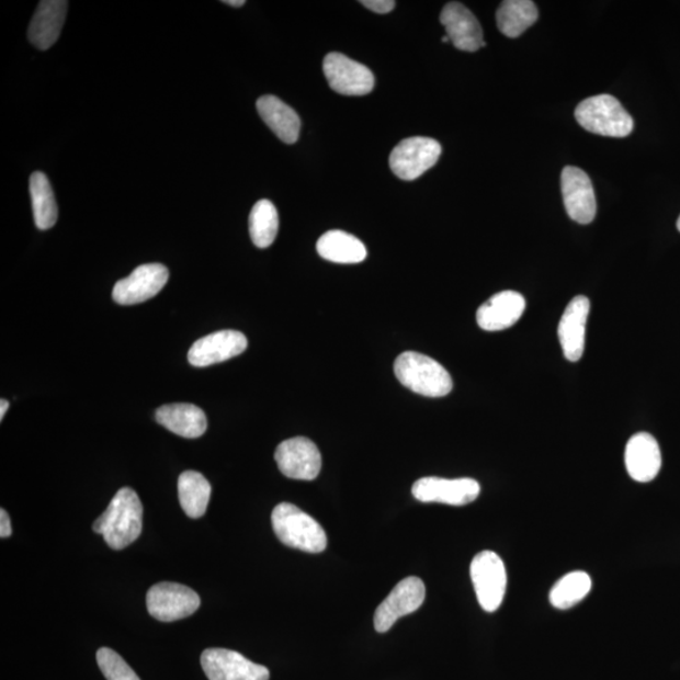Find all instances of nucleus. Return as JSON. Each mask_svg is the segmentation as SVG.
<instances>
[{
	"label": "nucleus",
	"instance_id": "nucleus-1",
	"mask_svg": "<svg viewBox=\"0 0 680 680\" xmlns=\"http://www.w3.org/2000/svg\"><path fill=\"white\" fill-rule=\"evenodd\" d=\"M92 529L113 549L121 551L131 546L139 539L143 530V506L138 495L131 488L118 490Z\"/></svg>",
	"mask_w": 680,
	"mask_h": 680
},
{
	"label": "nucleus",
	"instance_id": "nucleus-2",
	"mask_svg": "<svg viewBox=\"0 0 680 680\" xmlns=\"http://www.w3.org/2000/svg\"><path fill=\"white\" fill-rule=\"evenodd\" d=\"M272 529L285 546L309 554H320L327 548L328 539L322 526L313 517L291 503L272 510Z\"/></svg>",
	"mask_w": 680,
	"mask_h": 680
},
{
	"label": "nucleus",
	"instance_id": "nucleus-3",
	"mask_svg": "<svg viewBox=\"0 0 680 680\" xmlns=\"http://www.w3.org/2000/svg\"><path fill=\"white\" fill-rule=\"evenodd\" d=\"M395 374L401 384L412 393L424 397H445L453 390V378L431 356L405 352L397 356Z\"/></svg>",
	"mask_w": 680,
	"mask_h": 680
},
{
	"label": "nucleus",
	"instance_id": "nucleus-4",
	"mask_svg": "<svg viewBox=\"0 0 680 680\" xmlns=\"http://www.w3.org/2000/svg\"><path fill=\"white\" fill-rule=\"evenodd\" d=\"M575 116L585 131L610 138H625L634 129L631 114L617 99L607 93L580 102Z\"/></svg>",
	"mask_w": 680,
	"mask_h": 680
},
{
	"label": "nucleus",
	"instance_id": "nucleus-5",
	"mask_svg": "<svg viewBox=\"0 0 680 680\" xmlns=\"http://www.w3.org/2000/svg\"><path fill=\"white\" fill-rule=\"evenodd\" d=\"M471 576L476 598L483 610L497 611L503 602L507 590V569L496 552L483 551L471 565Z\"/></svg>",
	"mask_w": 680,
	"mask_h": 680
},
{
	"label": "nucleus",
	"instance_id": "nucleus-6",
	"mask_svg": "<svg viewBox=\"0 0 680 680\" xmlns=\"http://www.w3.org/2000/svg\"><path fill=\"white\" fill-rule=\"evenodd\" d=\"M441 151L435 139L413 136L399 143L390 152L389 167L399 180L415 181L438 163Z\"/></svg>",
	"mask_w": 680,
	"mask_h": 680
},
{
	"label": "nucleus",
	"instance_id": "nucleus-7",
	"mask_svg": "<svg viewBox=\"0 0 680 680\" xmlns=\"http://www.w3.org/2000/svg\"><path fill=\"white\" fill-rule=\"evenodd\" d=\"M149 614L163 623L177 622L194 614L201 607L199 593L186 586L160 582L148 591Z\"/></svg>",
	"mask_w": 680,
	"mask_h": 680
},
{
	"label": "nucleus",
	"instance_id": "nucleus-8",
	"mask_svg": "<svg viewBox=\"0 0 680 680\" xmlns=\"http://www.w3.org/2000/svg\"><path fill=\"white\" fill-rule=\"evenodd\" d=\"M427 597V589L419 577H407L396 585L387 599L381 603L374 614V628L384 634L395 625L398 619L419 610Z\"/></svg>",
	"mask_w": 680,
	"mask_h": 680
},
{
	"label": "nucleus",
	"instance_id": "nucleus-9",
	"mask_svg": "<svg viewBox=\"0 0 680 680\" xmlns=\"http://www.w3.org/2000/svg\"><path fill=\"white\" fill-rule=\"evenodd\" d=\"M329 87L345 97L367 95L374 87V76L369 67L342 54H329L322 63Z\"/></svg>",
	"mask_w": 680,
	"mask_h": 680
},
{
	"label": "nucleus",
	"instance_id": "nucleus-10",
	"mask_svg": "<svg viewBox=\"0 0 680 680\" xmlns=\"http://www.w3.org/2000/svg\"><path fill=\"white\" fill-rule=\"evenodd\" d=\"M479 495L480 484L471 478L444 479L429 476L419 479L412 487V496L422 503L462 507L473 503Z\"/></svg>",
	"mask_w": 680,
	"mask_h": 680
},
{
	"label": "nucleus",
	"instance_id": "nucleus-11",
	"mask_svg": "<svg viewBox=\"0 0 680 680\" xmlns=\"http://www.w3.org/2000/svg\"><path fill=\"white\" fill-rule=\"evenodd\" d=\"M201 665L209 680H269L268 668L252 662L240 653L228 649H207Z\"/></svg>",
	"mask_w": 680,
	"mask_h": 680
},
{
	"label": "nucleus",
	"instance_id": "nucleus-12",
	"mask_svg": "<svg viewBox=\"0 0 680 680\" xmlns=\"http://www.w3.org/2000/svg\"><path fill=\"white\" fill-rule=\"evenodd\" d=\"M275 461L280 472L295 480H314L321 469L319 449L306 438L283 441L276 449Z\"/></svg>",
	"mask_w": 680,
	"mask_h": 680
},
{
	"label": "nucleus",
	"instance_id": "nucleus-13",
	"mask_svg": "<svg viewBox=\"0 0 680 680\" xmlns=\"http://www.w3.org/2000/svg\"><path fill=\"white\" fill-rule=\"evenodd\" d=\"M565 207L569 218L589 225L597 216V197L590 177L577 167H566L560 175Z\"/></svg>",
	"mask_w": 680,
	"mask_h": 680
},
{
	"label": "nucleus",
	"instance_id": "nucleus-14",
	"mask_svg": "<svg viewBox=\"0 0 680 680\" xmlns=\"http://www.w3.org/2000/svg\"><path fill=\"white\" fill-rule=\"evenodd\" d=\"M169 279V271L161 263H147L136 268L132 274L117 282L113 299L121 305L140 304L161 292Z\"/></svg>",
	"mask_w": 680,
	"mask_h": 680
},
{
	"label": "nucleus",
	"instance_id": "nucleus-15",
	"mask_svg": "<svg viewBox=\"0 0 680 680\" xmlns=\"http://www.w3.org/2000/svg\"><path fill=\"white\" fill-rule=\"evenodd\" d=\"M248 338L237 330H220L203 337L190 350L189 361L193 367H208L240 355L248 348Z\"/></svg>",
	"mask_w": 680,
	"mask_h": 680
},
{
	"label": "nucleus",
	"instance_id": "nucleus-16",
	"mask_svg": "<svg viewBox=\"0 0 680 680\" xmlns=\"http://www.w3.org/2000/svg\"><path fill=\"white\" fill-rule=\"evenodd\" d=\"M440 22L446 30V36L457 49L475 53L486 46L479 21L462 3H447L441 12Z\"/></svg>",
	"mask_w": 680,
	"mask_h": 680
},
{
	"label": "nucleus",
	"instance_id": "nucleus-17",
	"mask_svg": "<svg viewBox=\"0 0 680 680\" xmlns=\"http://www.w3.org/2000/svg\"><path fill=\"white\" fill-rule=\"evenodd\" d=\"M590 314V301L586 296H576L560 318L558 339L564 354L569 362L581 360L585 352L586 322Z\"/></svg>",
	"mask_w": 680,
	"mask_h": 680
},
{
	"label": "nucleus",
	"instance_id": "nucleus-18",
	"mask_svg": "<svg viewBox=\"0 0 680 680\" xmlns=\"http://www.w3.org/2000/svg\"><path fill=\"white\" fill-rule=\"evenodd\" d=\"M625 465L635 481L649 483L657 478L661 467V453L658 441L650 433H636L627 441Z\"/></svg>",
	"mask_w": 680,
	"mask_h": 680
},
{
	"label": "nucleus",
	"instance_id": "nucleus-19",
	"mask_svg": "<svg viewBox=\"0 0 680 680\" xmlns=\"http://www.w3.org/2000/svg\"><path fill=\"white\" fill-rule=\"evenodd\" d=\"M525 310L522 294L507 291L491 296L476 313V321L483 330L499 331L513 327Z\"/></svg>",
	"mask_w": 680,
	"mask_h": 680
},
{
	"label": "nucleus",
	"instance_id": "nucleus-20",
	"mask_svg": "<svg viewBox=\"0 0 680 680\" xmlns=\"http://www.w3.org/2000/svg\"><path fill=\"white\" fill-rule=\"evenodd\" d=\"M68 2L44 0L41 2L29 29V39L34 47L45 50L53 47L61 34Z\"/></svg>",
	"mask_w": 680,
	"mask_h": 680
},
{
	"label": "nucleus",
	"instance_id": "nucleus-21",
	"mask_svg": "<svg viewBox=\"0 0 680 680\" xmlns=\"http://www.w3.org/2000/svg\"><path fill=\"white\" fill-rule=\"evenodd\" d=\"M156 419L167 430L185 439H197L206 432L208 422L200 407L173 404L158 408Z\"/></svg>",
	"mask_w": 680,
	"mask_h": 680
},
{
	"label": "nucleus",
	"instance_id": "nucleus-22",
	"mask_svg": "<svg viewBox=\"0 0 680 680\" xmlns=\"http://www.w3.org/2000/svg\"><path fill=\"white\" fill-rule=\"evenodd\" d=\"M257 107L262 121L275 133L280 140L294 144L299 139L301 117L295 110L276 97H261Z\"/></svg>",
	"mask_w": 680,
	"mask_h": 680
},
{
	"label": "nucleus",
	"instance_id": "nucleus-23",
	"mask_svg": "<svg viewBox=\"0 0 680 680\" xmlns=\"http://www.w3.org/2000/svg\"><path fill=\"white\" fill-rule=\"evenodd\" d=\"M322 259L336 263H360L367 258V249L359 238L344 231H329L317 243Z\"/></svg>",
	"mask_w": 680,
	"mask_h": 680
},
{
	"label": "nucleus",
	"instance_id": "nucleus-24",
	"mask_svg": "<svg viewBox=\"0 0 680 680\" xmlns=\"http://www.w3.org/2000/svg\"><path fill=\"white\" fill-rule=\"evenodd\" d=\"M537 20V7L531 0H506L497 11L498 29L509 38L520 37Z\"/></svg>",
	"mask_w": 680,
	"mask_h": 680
},
{
	"label": "nucleus",
	"instance_id": "nucleus-25",
	"mask_svg": "<svg viewBox=\"0 0 680 680\" xmlns=\"http://www.w3.org/2000/svg\"><path fill=\"white\" fill-rule=\"evenodd\" d=\"M30 192L34 224L42 231L53 228L58 219V207L47 175L42 172L33 173L30 180Z\"/></svg>",
	"mask_w": 680,
	"mask_h": 680
},
{
	"label": "nucleus",
	"instance_id": "nucleus-26",
	"mask_svg": "<svg viewBox=\"0 0 680 680\" xmlns=\"http://www.w3.org/2000/svg\"><path fill=\"white\" fill-rule=\"evenodd\" d=\"M211 491V484L199 472H184L178 480L181 506L184 513L191 518H201L206 513Z\"/></svg>",
	"mask_w": 680,
	"mask_h": 680
},
{
	"label": "nucleus",
	"instance_id": "nucleus-27",
	"mask_svg": "<svg viewBox=\"0 0 680 680\" xmlns=\"http://www.w3.org/2000/svg\"><path fill=\"white\" fill-rule=\"evenodd\" d=\"M592 589L591 577L583 571L569 573L556 582L549 592L551 605L568 610L582 601Z\"/></svg>",
	"mask_w": 680,
	"mask_h": 680
},
{
	"label": "nucleus",
	"instance_id": "nucleus-28",
	"mask_svg": "<svg viewBox=\"0 0 680 680\" xmlns=\"http://www.w3.org/2000/svg\"><path fill=\"white\" fill-rule=\"evenodd\" d=\"M249 225L253 245L259 249L270 248L279 233V215L274 204L268 200L254 204Z\"/></svg>",
	"mask_w": 680,
	"mask_h": 680
},
{
	"label": "nucleus",
	"instance_id": "nucleus-29",
	"mask_svg": "<svg viewBox=\"0 0 680 680\" xmlns=\"http://www.w3.org/2000/svg\"><path fill=\"white\" fill-rule=\"evenodd\" d=\"M97 659L106 680H140L129 665L112 649L101 648Z\"/></svg>",
	"mask_w": 680,
	"mask_h": 680
},
{
	"label": "nucleus",
	"instance_id": "nucleus-30",
	"mask_svg": "<svg viewBox=\"0 0 680 680\" xmlns=\"http://www.w3.org/2000/svg\"><path fill=\"white\" fill-rule=\"evenodd\" d=\"M361 4L374 13L387 14L394 11L396 2L394 0H362Z\"/></svg>",
	"mask_w": 680,
	"mask_h": 680
},
{
	"label": "nucleus",
	"instance_id": "nucleus-31",
	"mask_svg": "<svg viewBox=\"0 0 680 680\" xmlns=\"http://www.w3.org/2000/svg\"><path fill=\"white\" fill-rule=\"evenodd\" d=\"M12 534L11 518L4 509L0 510V537L8 539Z\"/></svg>",
	"mask_w": 680,
	"mask_h": 680
},
{
	"label": "nucleus",
	"instance_id": "nucleus-32",
	"mask_svg": "<svg viewBox=\"0 0 680 680\" xmlns=\"http://www.w3.org/2000/svg\"><path fill=\"white\" fill-rule=\"evenodd\" d=\"M8 407H10V403H8L7 399H2V401H0V420L4 419Z\"/></svg>",
	"mask_w": 680,
	"mask_h": 680
},
{
	"label": "nucleus",
	"instance_id": "nucleus-33",
	"mask_svg": "<svg viewBox=\"0 0 680 680\" xmlns=\"http://www.w3.org/2000/svg\"><path fill=\"white\" fill-rule=\"evenodd\" d=\"M224 3L235 8H240L246 4L245 0H226Z\"/></svg>",
	"mask_w": 680,
	"mask_h": 680
},
{
	"label": "nucleus",
	"instance_id": "nucleus-34",
	"mask_svg": "<svg viewBox=\"0 0 680 680\" xmlns=\"http://www.w3.org/2000/svg\"><path fill=\"white\" fill-rule=\"evenodd\" d=\"M677 227H678L679 233H680V216H679V218H678Z\"/></svg>",
	"mask_w": 680,
	"mask_h": 680
},
{
	"label": "nucleus",
	"instance_id": "nucleus-35",
	"mask_svg": "<svg viewBox=\"0 0 680 680\" xmlns=\"http://www.w3.org/2000/svg\"><path fill=\"white\" fill-rule=\"evenodd\" d=\"M449 41H450V39H449V37H447V36L442 37V42H449Z\"/></svg>",
	"mask_w": 680,
	"mask_h": 680
}]
</instances>
